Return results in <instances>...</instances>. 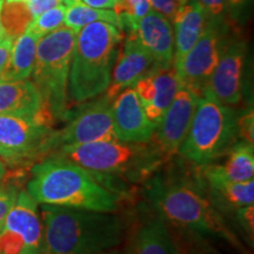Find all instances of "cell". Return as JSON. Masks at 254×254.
Listing matches in <instances>:
<instances>
[{"instance_id": "1", "label": "cell", "mask_w": 254, "mask_h": 254, "mask_svg": "<svg viewBox=\"0 0 254 254\" xmlns=\"http://www.w3.org/2000/svg\"><path fill=\"white\" fill-rule=\"evenodd\" d=\"M41 254H99L119 246L125 237L122 217L107 212L40 205Z\"/></svg>"}, {"instance_id": "2", "label": "cell", "mask_w": 254, "mask_h": 254, "mask_svg": "<svg viewBox=\"0 0 254 254\" xmlns=\"http://www.w3.org/2000/svg\"><path fill=\"white\" fill-rule=\"evenodd\" d=\"M146 195L159 217L194 236L224 240L239 249L241 244L227 225L208 192L189 178H153Z\"/></svg>"}, {"instance_id": "3", "label": "cell", "mask_w": 254, "mask_h": 254, "mask_svg": "<svg viewBox=\"0 0 254 254\" xmlns=\"http://www.w3.org/2000/svg\"><path fill=\"white\" fill-rule=\"evenodd\" d=\"M26 192L38 205L107 213L118 211L117 198L97 177L58 154H51L32 167Z\"/></svg>"}, {"instance_id": "4", "label": "cell", "mask_w": 254, "mask_h": 254, "mask_svg": "<svg viewBox=\"0 0 254 254\" xmlns=\"http://www.w3.org/2000/svg\"><path fill=\"white\" fill-rule=\"evenodd\" d=\"M123 38L118 26L105 21L91 23L78 32L69 68V103H86L105 93Z\"/></svg>"}, {"instance_id": "5", "label": "cell", "mask_w": 254, "mask_h": 254, "mask_svg": "<svg viewBox=\"0 0 254 254\" xmlns=\"http://www.w3.org/2000/svg\"><path fill=\"white\" fill-rule=\"evenodd\" d=\"M84 167L94 177L111 176L141 182L164 163L165 154L157 144H134L104 140L63 147L53 152Z\"/></svg>"}, {"instance_id": "6", "label": "cell", "mask_w": 254, "mask_h": 254, "mask_svg": "<svg viewBox=\"0 0 254 254\" xmlns=\"http://www.w3.org/2000/svg\"><path fill=\"white\" fill-rule=\"evenodd\" d=\"M237 119L238 113L233 107L204 91L178 153L198 166L213 164L238 140Z\"/></svg>"}, {"instance_id": "7", "label": "cell", "mask_w": 254, "mask_h": 254, "mask_svg": "<svg viewBox=\"0 0 254 254\" xmlns=\"http://www.w3.org/2000/svg\"><path fill=\"white\" fill-rule=\"evenodd\" d=\"M77 32L62 26L40 38L31 77L51 119H68V77Z\"/></svg>"}, {"instance_id": "8", "label": "cell", "mask_w": 254, "mask_h": 254, "mask_svg": "<svg viewBox=\"0 0 254 254\" xmlns=\"http://www.w3.org/2000/svg\"><path fill=\"white\" fill-rule=\"evenodd\" d=\"M111 103L104 95L81 110L63 128L51 132L44 146V153H53L67 146L116 140Z\"/></svg>"}, {"instance_id": "9", "label": "cell", "mask_w": 254, "mask_h": 254, "mask_svg": "<svg viewBox=\"0 0 254 254\" xmlns=\"http://www.w3.org/2000/svg\"><path fill=\"white\" fill-rule=\"evenodd\" d=\"M46 116L0 114V158L11 164L30 160L44 153L51 131Z\"/></svg>"}, {"instance_id": "10", "label": "cell", "mask_w": 254, "mask_h": 254, "mask_svg": "<svg viewBox=\"0 0 254 254\" xmlns=\"http://www.w3.org/2000/svg\"><path fill=\"white\" fill-rule=\"evenodd\" d=\"M227 41L220 25L209 19L194 46L174 64L180 84L202 94Z\"/></svg>"}, {"instance_id": "11", "label": "cell", "mask_w": 254, "mask_h": 254, "mask_svg": "<svg viewBox=\"0 0 254 254\" xmlns=\"http://www.w3.org/2000/svg\"><path fill=\"white\" fill-rule=\"evenodd\" d=\"M247 45L244 40L227 41L205 91L220 103L234 106L243 98V78Z\"/></svg>"}, {"instance_id": "12", "label": "cell", "mask_w": 254, "mask_h": 254, "mask_svg": "<svg viewBox=\"0 0 254 254\" xmlns=\"http://www.w3.org/2000/svg\"><path fill=\"white\" fill-rule=\"evenodd\" d=\"M200 95L182 85L155 128V144L166 158L178 153L185 140Z\"/></svg>"}, {"instance_id": "13", "label": "cell", "mask_w": 254, "mask_h": 254, "mask_svg": "<svg viewBox=\"0 0 254 254\" xmlns=\"http://www.w3.org/2000/svg\"><path fill=\"white\" fill-rule=\"evenodd\" d=\"M117 139L124 142L147 144L154 139L155 126L148 119L133 88H126L111 103Z\"/></svg>"}, {"instance_id": "14", "label": "cell", "mask_w": 254, "mask_h": 254, "mask_svg": "<svg viewBox=\"0 0 254 254\" xmlns=\"http://www.w3.org/2000/svg\"><path fill=\"white\" fill-rule=\"evenodd\" d=\"M180 86L182 84L174 65L167 67L157 65L132 87L155 128Z\"/></svg>"}, {"instance_id": "15", "label": "cell", "mask_w": 254, "mask_h": 254, "mask_svg": "<svg viewBox=\"0 0 254 254\" xmlns=\"http://www.w3.org/2000/svg\"><path fill=\"white\" fill-rule=\"evenodd\" d=\"M157 63L151 53L133 34H127L114 64L109 87L105 97L110 101L126 88H132L140 79L152 71Z\"/></svg>"}, {"instance_id": "16", "label": "cell", "mask_w": 254, "mask_h": 254, "mask_svg": "<svg viewBox=\"0 0 254 254\" xmlns=\"http://www.w3.org/2000/svg\"><path fill=\"white\" fill-rule=\"evenodd\" d=\"M145 47L159 66L174 65V33L172 23L151 9L135 25L132 33Z\"/></svg>"}, {"instance_id": "17", "label": "cell", "mask_w": 254, "mask_h": 254, "mask_svg": "<svg viewBox=\"0 0 254 254\" xmlns=\"http://www.w3.org/2000/svg\"><path fill=\"white\" fill-rule=\"evenodd\" d=\"M0 114L23 117L46 116L45 104L33 81H0Z\"/></svg>"}, {"instance_id": "18", "label": "cell", "mask_w": 254, "mask_h": 254, "mask_svg": "<svg viewBox=\"0 0 254 254\" xmlns=\"http://www.w3.org/2000/svg\"><path fill=\"white\" fill-rule=\"evenodd\" d=\"M208 15L196 0L185 1L174 15V64L194 46L208 23Z\"/></svg>"}, {"instance_id": "19", "label": "cell", "mask_w": 254, "mask_h": 254, "mask_svg": "<svg viewBox=\"0 0 254 254\" xmlns=\"http://www.w3.org/2000/svg\"><path fill=\"white\" fill-rule=\"evenodd\" d=\"M201 167L206 189L219 209H236L254 205V179L249 182H231L215 173L208 165Z\"/></svg>"}, {"instance_id": "20", "label": "cell", "mask_w": 254, "mask_h": 254, "mask_svg": "<svg viewBox=\"0 0 254 254\" xmlns=\"http://www.w3.org/2000/svg\"><path fill=\"white\" fill-rule=\"evenodd\" d=\"M131 254H180L176 241L161 217L146 221L136 231Z\"/></svg>"}, {"instance_id": "21", "label": "cell", "mask_w": 254, "mask_h": 254, "mask_svg": "<svg viewBox=\"0 0 254 254\" xmlns=\"http://www.w3.org/2000/svg\"><path fill=\"white\" fill-rule=\"evenodd\" d=\"M38 41L39 38L27 30L15 38L8 62L0 75V81L25 80L31 77L36 62Z\"/></svg>"}, {"instance_id": "22", "label": "cell", "mask_w": 254, "mask_h": 254, "mask_svg": "<svg viewBox=\"0 0 254 254\" xmlns=\"http://www.w3.org/2000/svg\"><path fill=\"white\" fill-rule=\"evenodd\" d=\"M219 176L231 182H249L254 179V144L236 141L226 153L224 164H208Z\"/></svg>"}, {"instance_id": "23", "label": "cell", "mask_w": 254, "mask_h": 254, "mask_svg": "<svg viewBox=\"0 0 254 254\" xmlns=\"http://www.w3.org/2000/svg\"><path fill=\"white\" fill-rule=\"evenodd\" d=\"M63 4L65 5L66 8L64 25L77 33L84 26L95 23V21H105V23L116 25L120 28L119 17L114 12V9L91 7L85 4L82 0H64Z\"/></svg>"}, {"instance_id": "24", "label": "cell", "mask_w": 254, "mask_h": 254, "mask_svg": "<svg viewBox=\"0 0 254 254\" xmlns=\"http://www.w3.org/2000/svg\"><path fill=\"white\" fill-rule=\"evenodd\" d=\"M32 20L33 17L28 11L26 2L4 1L1 9V21L6 36L15 39L24 33Z\"/></svg>"}, {"instance_id": "25", "label": "cell", "mask_w": 254, "mask_h": 254, "mask_svg": "<svg viewBox=\"0 0 254 254\" xmlns=\"http://www.w3.org/2000/svg\"><path fill=\"white\" fill-rule=\"evenodd\" d=\"M65 5L60 4L56 7L49 9V11L44 12V13L38 15L37 18H34L31 21L26 30L40 39L46 34L63 26L64 18H65Z\"/></svg>"}, {"instance_id": "26", "label": "cell", "mask_w": 254, "mask_h": 254, "mask_svg": "<svg viewBox=\"0 0 254 254\" xmlns=\"http://www.w3.org/2000/svg\"><path fill=\"white\" fill-rule=\"evenodd\" d=\"M18 192L15 186L0 185V231L4 227L6 218L17 200Z\"/></svg>"}, {"instance_id": "27", "label": "cell", "mask_w": 254, "mask_h": 254, "mask_svg": "<svg viewBox=\"0 0 254 254\" xmlns=\"http://www.w3.org/2000/svg\"><path fill=\"white\" fill-rule=\"evenodd\" d=\"M238 138L245 140L250 144L254 142V113L253 109H247L244 112L238 114L237 119Z\"/></svg>"}, {"instance_id": "28", "label": "cell", "mask_w": 254, "mask_h": 254, "mask_svg": "<svg viewBox=\"0 0 254 254\" xmlns=\"http://www.w3.org/2000/svg\"><path fill=\"white\" fill-rule=\"evenodd\" d=\"M236 220L246 238L253 241L254 234V205L244 206L236 209Z\"/></svg>"}, {"instance_id": "29", "label": "cell", "mask_w": 254, "mask_h": 254, "mask_svg": "<svg viewBox=\"0 0 254 254\" xmlns=\"http://www.w3.org/2000/svg\"><path fill=\"white\" fill-rule=\"evenodd\" d=\"M148 1H150L151 7L163 14L170 21L173 20L177 11L185 2L183 0H148Z\"/></svg>"}, {"instance_id": "30", "label": "cell", "mask_w": 254, "mask_h": 254, "mask_svg": "<svg viewBox=\"0 0 254 254\" xmlns=\"http://www.w3.org/2000/svg\"><path fill=\"white\" fill-rule=\"evenodd\" d=\"M63 1L64 0H31V1L26 2V6L34 19L44 12L63 4Z\"/></svg>"}, {"instance_id": "31", "label": "cell", "mask_w": 254, "mask_h": 254, "mask_svg": "<svg viewBox=\"0 0 254 254\" xmlns=\"http://www.w3.org/2000/svg\"><path fill=\"white\" fill-rule=\"evenodd\" d=\"M196 1L205 9L208 15V19L219 18L224 13L225 7H226L225 0H196Z\"/></svg>"}, {"instance_id": "32", "label": "cell", "mask_w": 254, "mask_h": 254, "mask_svg": "<svg viewBox=\"0 0 254 254\" xmlns=\"http://www.w3.org/2000/svg\"><path fill=\"white\" fill-rule=\"evenodd\" d=\"M13 41L14 39H12V38H9L7 36L0 40V75H1L6 64L8 62L9 53H11Z\"/></svg>"}, {"instance_id": "33", "label": "cell", "mask_w": 254, "mask_h": 254, "mask_svg": "<svg viewBox=\"0 0 254 254\" xmlns=\"http://www.w3.org/2000/svg\"><path fill=\"white\" fill-rule=\"evenodd\" d=\"M85 4L94 8L113 9L122 0H82Z\"/></svg>"}, {"instance_id": "34", "label": "cell", "mask_w": 254, "mask_h": 254, "mask_svg": "<svg viewBox=\"0 0 254 254\" xmlns=\"http://www.w3.org/2000/svg\"><path fill=\"white\" fill-rule=\"evenodd\" d=\"M226 1V5L230 8H240L241 6H244L246 4L247 0H225Z\"/></svg>"}, {"instance_id": "35", "label": "cell", "mask_w": 254, "mask_h": 254, "mask_svg": "<svg viewBox=\"0 0 254 254\" xmlns=\"http://www.w3.org/2000/svg\"><path fill=\"white\" fill-rule=\"evenodd\" d=\"M4 1L5 0H0V40L6 37L4 26H2V21H1V9H2V5H4Z\"/></svg>"}, {"instance_id": "36", "label": "cell", "mask_w": 254, "mask_h": 254, "mask_svg": "<svg viewBox=\"0 0 254 254\" xmlns=\"http://www.w3.org/2000/svg\"><path fill=\"white\" fill-rule=\"evenodd\" d=\"M6 176V166L4 164V161L0 159V183L2 182V179H4Z\"/></svg>"}, {"instance_id": "37", "label": "cell", "mask_w": 254, "mask_h": 254, "mask_svg": "<svg viewBox=\"0 0 254 254\" xmlns=\"http://www.w3.org/2000/svg\"><path fill=\"white\" fill-rule=\"evenodd\" d=\"M6 2H28L31 0H5Z\"/></svg>"}, {"instance_id": "38", "label": "cell", "mask_w": 254, "mask_h": 254, "mask_svg": "<svg viewBox=\"0 0 254 254\" xmlns=\"http://www.w3.org/2000/svg\"><path fill=\"white\" fill-rule=\"evenodd\" d=\"M99 254H119L118 252H109V251H107V252H104V253H99Z\"/></svg>"}, {"instance_id": "39", "label": "cell", "mask_w": 254, "mask_h": 254, "mask_svg": "<svg viewBox=\"0 0 254 254\" xmlns=\"http://www.w3.org/2000/svg\"><path fill=\"white\" fill-rule=\"evenodd\" d=\"M183 1H187V0H183Z\"/></svg>"}]
</instances>
